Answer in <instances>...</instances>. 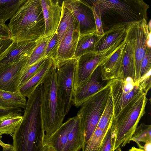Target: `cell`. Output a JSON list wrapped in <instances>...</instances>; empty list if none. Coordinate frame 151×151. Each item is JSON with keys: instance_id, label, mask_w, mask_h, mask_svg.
<instances>
[{"instance_id": "22", "label": "cell", "mask_w": 151, "mask_h": 151, "mask_svg": "<svg viewBox=\"0 0 151 151\" xmlns=\"http://www.w3.org/2000/svg\"><path fill=\"white\" fill-rule=\"evenodd\" d=\"M27 100L19 91L10 92L0 90V107L7 108H19L24 109Z\"/></svg>"}, {"instance_id": "38", "label": "cell", "mask_w": 151, "mask_h": 151, "mask_svg": "<svg viewBox=\"0 0 151 151\" xmlns=\"http://www.w3.org/2000/svg\"><path fill=\"white\" fill-rule=\"evenodd\" d=\"M19 108H7L0 107V117L12 112H23L24 110Z\"/></svg>"}, {"instance_id": "23", "label": "cell", "mask_w": 151, "mask_h": 151, "mask_svg": "<svg viewBox=\"0 0 151 151\" xmlns=\"http://www.w3.org/2000/svg\"><path fill=\"white\" fill-rule=\"evenodd\" d=\"M126 42L123 55L122 71L119 78L125 79L129 77L134 81L135 68L134 48L130 42Z\"/></svg>"}, {"instance_id": "34", "label": "cell", "mask_w": 151, "mask_h": 151, "mask_svg": "<svg viewBox=\"0 0 151 151\" xmlns=\"http://www.w3.org/2000/svg\"><path fill=\"white\" fill-rule=\"evenodd\" d=\"M91 1L92 3L91 7L95 24L96 32L99 35H102L104 33L101 19L102 12L96 4Z\"/></svg>"}, {"instance_id": "14", "label": "cell", "mask_w": 151, "mask_h": 151, "mask_svg": "<svg viewBox=\"0 0 151 151\" xmlns=\"http://www.w3.org/2000/svg\"><path fill=\"white\" fill-rule=\"evenodd\" d=\"M29 56L0 68V90L13 92L19 91L21 71Z\"/></svg>"}, {"instance_id": "17", "label": "cell", "mask_w": 151, "mask_h": 151, "mask_svg": "<svg viewBox=\"0 0 151 151\" xmlns=\"http://www.w3.org/2000/svg\"><path fill=\"white\" fill-rule=\"evenodd\" d=\"M37 40L16 43L13 41L0 56V68L26 56H29L37 42Z\"/></svg>"}, {"instance_id": "6", "label": "cell", "mask_w": 151, "mask_h": 151, "mask_svg": "<svg viewBox=\"0 0 151 151\" xmlns=\"http://www.w3.org/2000/svg\"><path fill=\"white\" fill-rule=\"evenodd\" d=\"M110 91V87L108 84L104 88L83 103L77 113L84 136L85 145L97 128Z\"/></svg>"}, {"instance_id": "24", "label": "cell", "mask_w": 151, "mask_h": 151, "mask_svg": "<svg viewBox=\"0 0 151 151\" xmlns=\"http://www.w3.org/2000/svg\"><path fill=\"white\" fill-rule=\"evenodd\" d=\"M23 112H12L0 117V136L10 134L12 136L21 122Z\"/></svg>"}, {"instance_id": "41", "label": "cell", "mask_w": 151, "mask_h": 151, "mask_svg": "<svg viewBox=\"0 0 151 151\" xmlns=\"http://www.w3.org/2000/svg\"><path fill=\"white\" fill-rule=\"evenodd\" d=\"M128 151H143L139 148L133 147H131Z\"/></svg>"}, {"instance_id": "15", "label": "cell", "mask_w": 151, "mask_h": 151, "mask_svg": "<svg viewBox=\"0 0 151 151\" xmlns=\"http://www.w3.org/2000/svg\"><path fill=\"white\" fill-rule=\"evenodd\" d=\"M99 7L101 12L112 11L119 15L126 22L130 23L142 19L140 14L126 0H94L91 1Z\"/></svg>"}, {"instance_id": "28", "label": "cell", "mask_w": 151, "mask_h": 151, "mask_svg": "<svg viewBox=\"0 0 151 151\" xmlns=\"http://www.w3.org/2000/svg\"><path fill=\"white\" fill-rule=\"evenodd\" d=\"M113 114V102L110 93L105 109L99 122L97 128L103 130H107L112 121Z\"/></svg>"}, {"instance_id": "20", "label": "cell", "mask_w": 151, "mask_h": 151, "mask_svg": "<svg viewBox=\"0 0 151 151\" xmlns=\"http://www.w3.org/2000/svg\"><path fill=\"white\" fill-rule=\"evenodd\" d=\"M53 63L51 58H47L37 73L20 86L19 91L23 95L28 98L39 85L43 83Z\"/></svg>"}, {"instance_id": "35", "label": "cell", "mask_w": 151, "mask_h": 151, "mask_svg": "<svg viewBox=\"0 0 151 151\" xmlns=\"http://www.w3.org/2000/svg\"><path fill=\"white\" fill-rule=\"evenodd\" d=\"M58 37L56 32L52 36L47 47L45 55L46 58H54L56 55L58 48Z\"/></svg>"}, {"instance_id": "31", "label": "cell", "mask_w": 151, "mask_h": 151, "mask_svg": "<svg viewBox=\"0 0 151 151\" xmlns=\"http://www.w3.org/2000/svg\"><path fill=\"white\" fill-rule=\"evenodd\" d=\"M116 135L115 129L112 121L104 136L99 151H114Z\"/></svg>"}, {"instance_id": "18", "label": "cell", "mask_w": 151, "mask_h": 151, "mask_svg": "<svg viewBox=\"0 0 151 151\" xmlns=\"http://www.w3.org/2000/svg\"><path fill=\"white\" fill-rule=\"evenodd\" d=\"M125 40L120 47L105 61L100 65L103 80H110L119 78L121 73Z\"/></svg>"}, {"instance_id": "29", "label": "cell", "mask_w": 151, "mask_h": 151, "mask_svg": "<svg viewBox=\"0 0 151 151\" xmlns=\"http://www.w3.org/2000/svg\"><path fill=\"white\" fill-rule=\"evenodd\" d=\"M73 17L71 12L62 2L60 19L56 30L58 35V46L68 28L69 22Z\"/></svg>"}, {"instance_id": "16", "label": "cell", "mask_w": 151, "mask_h": 151, "mask_svg": "<svg viewBox=\"0 0 151 151\" xmlns=\"http://www.w3.org/2000/svg\"><path fill=\"white\" fill-rule=\"evenodd\" d=\"M45 23L43 36H52L56 31L61 16L62 5L58 0H40Z\"/></svg>"}, {"instance_id": "5", "label": "cell", "mask_w": 151, "mask_h": 151, "mask_svg": "<svg viewBox=\"0 0 151 151\" xmlns=\"http://www.w3.org/2000/svg\"><path fill=\"white\" fill-rule=\"evenodd\" d=\"M113 106V119L123 108L139 95L147 94L151 88V75L147 74L135 81L131 78H116L109 81Z\"/></svg>"}, {"instance_id": "10", "label": "cell", "mask_w": 151, "mask_h": 151, "mask_svg": "<svg viewBox=\"0 0 151 151\" xmlns=\"http://www.w3.org/2000/svg\"><path fill=\"white\" fill-rule=\"evenodd\" d=\"M77 22L79 34L96 30L91 6L85 1L68 0L62 2Z\"/></svg>"}, {"instance_id": "4", "label": "cell", "mask_w": 151, "mask_h": 151, "mask_svg": "<svg viewBox=\"0 0 151 151\" xmlns=\"http://www.w3.org/2000/svg\"><path fill=\"white\" fill-rule=\"evenodd\" d=\"M146 93L136 97L128 103L114 119L112 123L116 131L114 151L119 147L129 144L138 124L145 113L148 99Z\"/></svg>"}, {"instance_id": "33", "label": "cell", "mask_w": 151, "mask_h": 151, "mask_svg": "<svg viewBox=\"0 0 151 151\" xmlns=\"http://www.w3.org/2000/svg\"><path fill=\"white\" fill-rule=\"evenodd\" d=\"M151 70V46H149L148 47L145 55L141 62L139 79L145 75Z\"/></svg>"}, {"instance_id": "42", "label": "cell", "mask_w": 151, "mask_h": 151, "mask_svg": "<svg viewBox=\"0 0 151 151\" xmlns=\"http://www.w3.org/2000/svg\"><path fill=\"white\" fill-rule=\"evenodd\" d=\"M114 151H122V150L121 149V147H119Z\"/></svg>"}, {"instance_id": "2", "label": "cell", "mask_w": 151, "mask_h": 151, "mask_svg": "<svg viewBox=\"0 0 151 151\" xmlns=\"http://www.w3.org/2000/svg\"><path fill=\"white\" fill-rule=\"evenodd\" d=\"M8 26L11 38L16 43L42 37L45 27L40 0H26L10 19Z\"/></svg>"}, {"instance_id": "36", "label": "cell", "mask_w": 151, "mask_h": 151, "mask_svg": "<svg viewBox=\"0 0 151 151\" xmlns=\"http://www.w3.org/2000/svg\"><path fill=\"white\" fill-rule=\"evenodd\" d=\"M13 42L11 38H0V56L9 47Z\"/></svg>"}, {"instance_id": "19", "label": "cell", "mask_w": 151, "mask_h": 151, "mask_svg": "<svg viewBox=\"0 0 151 151\" xmlns=\"http://www.w3.org/2000/svg\"><path fill=\"white\" fill-rule=\"evenodd\" d=\"M129 23L123 22L116 24L104 32L96 51L105 50L119 42L124 41L126 38Z\"/></svg>"}, {"instance_id": "12", "label": "cell", "mask_w": 151, "mask_h": 151, "mask_svg": "<svg viewBox=\"0 0 151 151\" xmlns=\"http://www.w3.org/2000/svg\"><path fill=\"white\" fill-rule=\"evenodd\" d=\"M75 118L76 116L68 118L51 135L45 134L44 146L51 147L54 151H70L73 141L71 129Z\"/></svg>"}, {"instance_id": "30", "label": "cell", "mask_w": 151, "mask_h": 151, "mask_svg": "<svg viewBox=\"0 0 151 151\" xmlns=\"http://www.w3.org/2000/svg\"><path fill=\"white\" fill-rule=\"evenodd\" d=\"M107 129L103 130L96 128L86 144L82 151H99L103 139Z\"/></svg>"}, {"instance_id": "3", "label": "cell", "mask_w": 151, "mask_h": 151, "mask_svg": "<svg viewBox=\"0 0 151 151\" xmlns=\"http://www.w3.org/2000/svg\"><path fill=\"white\" fill-rule=\"evenodd\" d=\"M56 70L53 62L43 82L42 112L45 134L48 136L60 127L65 117L63 105L57 91Z\"/></svg>"}, {"instance_id": "32", "label": "cell", "mask_w": 151, "mask_h": 151, "mask_svg": "<svg viewBox=\"0 0 151 151\" xmlns=\"http://www.w3.org/2000/svg\"><path fill=\"white\" fill-rule=\"evenodd\" d=\"M46 59H44L30 66L23 73L20 79L19 87L37 73Z\"/></svg>"}, {"instance_id": "39", "label": "cell", "mask_w": 151, "mask_h": 151, "mask_svg": "<svg viewBox=\"0 0 151 151\" xmlns=\"http://www.w3.org/2000/svg\"><path fill=\"white\" fill-rule=\"evenodd\" d=\"M0 146L2 147L3 151H13L14 147L12 145L4 143L0 139Z\"/></svg>"}, {"instance_id": "11", "label": "cell", "mask_w": 151, "mask_h": 151, "mask_svg": "<svg viewBox=\"0 0 151 151\" xmlns=\"http://www.w3.org/2000/svg\"><path fill=\"white\" fill-rule=\"evenodd\" d=\"M79 32L78 24L73 17L58 47L55 57L52 58L55 63L74 58Z\"/></svg>"}, {"instance_id": "37", "label": "cell", "mask_w": 151, "mask_h": 151, "mask_svg": "<svg viewBox=\"0 0 151 151\" xmlns=\"http://www.w3.org/2000/svg\"><path fill=\"white\" fill-rule=\"evenodd\" d=\"M10 38L11 36L8 25L0 23V38Z\"/></svg>"}, {"instance_id": "13", "label": "cell", "mask_w": 151, "mask_h": 151, "mask_svg": "<svg viewBox=\"0 0 151 151\" xmlns=\"http://www.w3.org/2000/svg\"><path fill=\"white\" fill-rule=\"evenodd\" d=\"M109 80H102L100 65L94 71L87 82L73 93L72 103L77 108L106 86Z\"/></svg>"}, {"instance_id": "25", "label": "cell", "mask_w": 151, "mask_h": 151, "mask_svg": "<svg viewBox=\"0 0 151 151\" xmlns=\"http://www.w3.org/2000/svg\"><path fill=\"white\" fill-rule=\"evenodd\" d=\"M51 37H47L43 36L37 40L35 47L22 70L21 76L23 73L29 67L47 58L45 57L46 49Z\"/></svg>"}, {"instance_id": "27", "label": "cell", "mask_w": 151, "mask_h": 151, "mask_svg": "<svg viewBox=\"0 0 151 151\" xmlns=\"http://www.w3.org/2000/svg\"><path fill=\"white\" fill-rule=\"evenodd\" d=\"M131 141L135 142L141 150L146 145L151 143V125L141 123L137 127Z\"/></svg>"}, {"instance_id": "8", "label": "cell", "mask_w": 151, "mask_h": 151, "mask_svg": "<svg viewBox=\"0 0 151 151\" xmlns=\"http://www.w3.org/2000/svg\"><path fill=\"white\" fill-rule=\"evenodd\" d=\"M150 32L145 19L129 23L127 28L126 41L132 45L134 50L135 76V81L139 78L141 63L148 47L151 46Z\"/></svg>"}, {"instance_id": "9", "label": "cell", "mask_w": 151, "mask_h": 151, "mask_svg": "<svg viewBox=\"0 0 151 151\" xmlns=\"http://www.w3.org/2000/svg\"><path fill=\"white\" fill-rule=\"evenodd\" d=\"M77 60L73 58L55 63L57 91L63 105L65 116L72 104L74 76Z\"/></svg>"}, {"instance_id": "26", "label": "cell", "mask_w": 151, "mask_h": 151, "mask_svg": "<svg viewBox=\"0 0 151 151\" xmlns=\"http://www.w3.org/2000/svg\"><path fill=\"white\" fill-rule=\"evenodd\" d=\"M26 0H0V23L5 24Z\"/></svg>"}, {"instance_id": "1", "label": "cell", "mask_w": 151, "mask_h": 151, "mask_svg": "<svg viewBox=\"0 0 151 151\" xmlns=\"http://www.w3.org/2000/svg\"><path fill=\"white\" fill-rule=\"evenodd\" d=\"M43 83L39 85L28 98L22 120L14 132L13 151H42L45 135L41 102Z\"/></svg>"}, {"instance_id": "40", "label": "cell", "mask_w": 151, "mask_h": 151, "mask_svg": "<svg viewBox=\"0 0 151 151\" xmlns=\"http://www.w3.org/2000/svg\"><path fill=\"white\" fill-rule=\"evenodd\" d=\"M42 151H54L50 147L46 146H45L44 149Z\"/></svg>"}, {"instance_id": "7", "label": "cell", "mask_w": 151, "mask_h": 151, "mask_svg": "<svg viewBox=\"0 0 151 151\" xmlns=\"http://www.w3.org/2000/svg\"><path fill=\"white\" fill-rule=\"evenodd\" d=\"M124 41L119 42L105 50L90 52L77 59L74 73L73 93L87 82L97 68L109 58Z\"/></svg>"}, {"instance_id": "21", "label": "cell", "mask_w": 151, "mask_h": 151, "mask_svg": "<svg viewBox=\"0 0 151 151\" xmlns=\"http://www.w3.org/2000/svg\"><path fill=\"white\" fill-rule=\"evenodd\" d=\"M102 36L96 30L79 34L74 58L78 59L84 54L96 51Z\"/></svg>"}]
</instances>
